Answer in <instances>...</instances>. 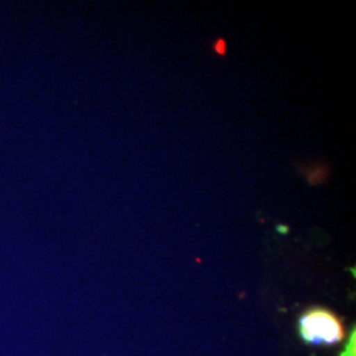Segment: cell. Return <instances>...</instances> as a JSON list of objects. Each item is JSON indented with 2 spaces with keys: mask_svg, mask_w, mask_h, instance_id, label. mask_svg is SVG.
<instances>
[{
  "mask_svg": "<svg viewBox=\"0 0 356 356\" xmlns=\"http://www.w3.org/2000/svg\"><path fill=\"white\" fill-rule=\"evenodd\" d=\"M341 356H355V330H353V334L346 344L344 351Z\"/></svg>",
  "mask_w": 356,
  "mask_h": 356,
  "instance_id": "obj_2",
  "label": "cell"
},
{
  "mask_svg": "<svg viewBox=\"0 0 356 356\" xmlns=\"http://www.w3.org/2000/svg\"><path fill=\"white\" fill-rule=\"evenodd\" d=\"M214 51L218 53V54H225L226 53V42L223 41V40H218L216 41V45H214Z\"/></svg>",
  "mask_w": 356,
  "mask_h": 356,
  "instance_id": "obj_3",
  "label": "cell"
},
{
  "mask_svg": "<svg viewBox=\"0 0 356 356\" xmlns=\"http://www.w3.org/2000/svg\"><path fill=\"white\" fill-rule=\"evenodd\" d=\"M302 341L313 346H335L344 339L346 330L341 318L325 307H312L298 319Z\"/></svg>",
  "mask_w": 356,
  "mask_h": 356,
  "instance_id": "obj_1",
  "label": "cell"
}]
</instances>
